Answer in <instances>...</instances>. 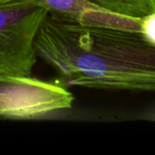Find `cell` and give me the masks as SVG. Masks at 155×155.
I'll return each mask as SVG.
<instances>
[{
	"label": "cell",
	"mask_w": 155,
	"mask_h": 155,
	"mask_svg": "<svg viewBox=\"0 0 155 155\" xmlns=\"http://www.w3.org/2000/svg\"><path fill=\"white\" fill-rule=\"evenodd\" d=\"M47 14L35 0H0V80L31 76L35 38Z\"/></svg>",
	"instance_id": "2"
},
{
	"label": "cell",
	"mask_w": 155,
	"mask_h": 155,
	"mask_svg": "<svg viewBox=\"0 0 155 155\" xmlns=\"http://www.w3.org/2000/svg\"><path fill=\"white\" fill-rule=\"evenodd\" d=\"M35 51L70 85L155 92V45L139 32L83 25L48 13Z\"/></svg>",
	"instance_id": "1"
},
{
	"label": "cell",
	"mask_w": 155,
	"mask_h": 155,
	"mask_svg": "<svg viewBox=\"0 0 155 155\" xmlns=\"http://www.w3.org/2000/svg\"><path fill=\"white\" fill-rule=\"evenodd\" d=\"M114 12L143 17L155 11V0H91Z\"/></svg>",
	"instance_id": "4"
},
{
	"label": "cell",
	"mask_w": 155,
	"mask_h": 155,
	"mask_svg": "<svg viewBox=\"0 0 155 155\" xmlns=\"http://www.w3.org/2000/svg\"><path fill=\"white\" fill-rule=\"evenodd\" d=\"M74 97L64 87L32 76L0 80V116L35 119L70 109Z\"/></svg>",
	"instance_id": "3"
},
{
	"label": "cell",
	"mask_w": 155,
	"mask_h": 155,
	"mask_svg": "<svg viewBox=\"0 0 155 155\" xmlns=\"http://www.w3.org/2000/svg\"><path fill=\"white\" fill-rule=\"evenodd\" d=\"M141 34L149 42L155 45V11L142 18Z\"/></svg>",
	"instance_id": "5"
}]
</instances>
